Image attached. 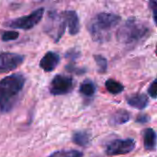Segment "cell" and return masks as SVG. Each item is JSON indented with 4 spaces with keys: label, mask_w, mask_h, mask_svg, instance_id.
Segmentation results:
<instances>
[{
    "label": "cell",
    "mask_w": 157,
    "mask_h": 157,
    "mask_svg": "<svg viewBox=\"0 0 157 157\" xmlns=\"http://www.w3.org/2000/svg\"><path fill=\"white\" fill-rule=\"evenodd\" d=\"M43 15H44V8L40 7L36 9L35 11H33L32 13H30L29 15L15 18L9 21L8 23H6V25L9 28L21 29L28 30V29L34 28L42 19Z\"/></svg>",
    "instance_id": "5b68a950"
},
{
    "label": "cell",
    "mask_w": 157,
    "mask_h": 157,
    "mask_svg": "<svg viewBox=\"0 0 157 157\" xmlns=\"http://www.w3.org/2000/svg\"><path fill=\"white\" fill-rule=\"evenodd\" d=\"M149 120H150V118L147 115L143 114V115H139L137 117L136 122H139V123H146V122H148Z\"/></svg>",
    "instance_id": "7402d4cb"
},
{
    "label": "cell",
    "mask_w": 157,
    "mask_h": 157,
    "mask_svg": "<svg viewBox=\"0 0 157 157\" xmlns=\"http://www.w3.org/2000/svg\"><path fill=\"white\" fill-rule=\"evenodd\" d=\"M25 85L21 74L7 75L0 80V112L7 113L13 109Z\"/></svg>",
    "instance_id": "6da1fadb"
},
{
    "label": "cell",
    "mask_w": 157,
    "mask_h": 157,
    "mask_svg": "<svg viewBox=\"0 0 157 157\" xmlns=\"http://www.w3.org/2000/svg\"><path fill=\"white\" fill-rule=\"evenodd\" d=\"M18 32L15 30H6L1 34V40L3 41H10L15 40L18 38Z\"/></svg>",
    "instance_id": "d6986e66"
},
{
    "label": "cell",
    "mask_w": 157,
    "mask_h": 157,
    "mask_svg": "<svg viewBox=\"0 0 157 157\" xmlns=\"http://www.w3.org/2000/svg\"><path fill=\"white\" fill-rule=\"evenodd\" d=\"M24 56L14 52L0 53V75L17 68L24 62Z\"/></svg>",
    "instance_id": "ba28073f"
},
{
    "label": "cell",
    "mask_w": 157,
    "mask_h": 157,
    "mask_svg": "<svg viewBox=\"0 0 157 157\" xmlns=\"http://www.w3.org/2000/svg\"><path fill=\"white\" fill-rule=\"evenodd\" d=\"M121 17L112 13H99L88 23V31L96 42H106L111 38L112 30L119 25Z\"/></svg>",
    "instance_id": "7a4b0ae2"
},
{
    "label": "cell",
    "mask_w": 157,
    "mask_h": 157,
    "mask_svg": "<svg viewBox=\"0 0 157 157\" xmlns=\"http://www.w3.org/2000/svg\"><path fill=\"white\" fill-rule=\"evenodd\" d=\"M105 86H106L107 90L112 95L121 94L124 90L123 85L114 79H108L105 83Z\"/></svg>",
    "instance_id": "2e32d148"
},
{
    "label": "cell",
    "mask_w": 157,
    "mask_h": 157,
    "mask_svg": "<svg viewBox=\"0 0 157 157\" xmlns=\"http://www.w3.org/2000/svg\"><path fill=\"white\" fill-rule=\"evenodd\" d=\"M95 58V62L98 67V72L100 74H104L107 72V69H108V61L107 59L102 56V55H95L94 56Z\"/></svg>",
    "instance_id": "ac0fdd59"
},
{
    "label": "cell",
    "mask_w": 157,
    "mask_h": 157,
    "mask_svg": "<svg viewBox=\"0 0 157 157\" xmlns=\"http://www.w3.org/2000/svg\"><path fill=\"white\" fill-rule=\"evenodd\" d=\"M127 103L137 109L143 110L149 104V98L144 94H134L127 97Z\"/></svg>",
    "instance_id": "8fae6325"
},
{
    "label": "cell",
    "mask_w": 157,
    "mask_h": 157,
    "mask_svg": "<svg viewBox=\"0 0 157 157\" xmlns=\"http://www.w3.org/2000/svg\"><path fill=\"white\" fill-rule=\"evenodd\" d=\"M61 14L63 17L65 23L68 27L69 33L71 35H76L80 30V23L76 12L73 10H66Z\"/></svg>",
    "instance_id": "9c48e42d"
},
{
    "label": "cell",
    "mask_w": 157,
    "mask_h": 157,
    "mask_svg": "<svg viewBox=\"0 0 157 157\" xmlns=\"http://www.w3.org/2000/svg\"><path fill=\"white\" fill-rule=\"evenodd\" d=\"M60 63V56L57 52H48L40 60V67L45 72L53 71Z\"/></svg>",
    "instance_id": "30bf717a"
},
{
    "label": "cell",
    "mask_w": 157,
    "mask_h": 157,
    "mask_svg": "<svg viewBox=\"0 0 157 157\" xmlns=\"http://www.w3.org/2000/svg\"><path fill=\"white\" fill-rule=\"evenodd\" d=\"M84 154L77 150H60L51 154L48 157H83Z\"/></svg>",
    "instance_id": "e0dca14e"
},
{
    "label": "cell",
    "mask_w": 157,
    "mask_h": 157,
    "mask_svg": "<svg viewBox=\"0 0 157 157\" xmlns=\"http://www.w3.org/2000/svg\"><path fill=\"white\" fill-rule=\"evenodd\" d=\"M136 142L132 138L116 139L111 141L106 147V155L108 156L122 155L129 154L134 150Z\"/></svg>",
    "instance_id": "8992f818"
},
{
    "label": "cell",
    "mask_w": 157,
    "mask_h": 157,
    "mask_svg": "<svg viewBox=\"0 0 157 157\" xmlns=\"http://www.w3.org/2000/svg\"><path fill=\"white\" fill-rule=\"evenodd\" d=\"M144 145L146 151H155L156 149V132L152 128H147L144 132Z\"/></svg>",
    "instance_id": "7c38bea8"
},
{
    "label": "cell",
    "mask_w": 157,
    "mask_h": 157,
    "mask_svg": "<svg viewBox=\"0 0 157 157\" xmlns=\"http://www.w3.org/2000/svg\"><path fill=\"white\" fill-rule=\"evenodd\" d=\"M149 6L153 11V17L154 21L156 24V16H157V3L156 0H150L149 1Z\"/></svg>",
    "instance_id": "44dd1931"
},
{
    "label": "cell",
    "mask_w": 157,
    "mask_h": 157,
    "mask_svg": "<svg viewBox=\"0 0 157 157\" xmlns=\"http://www.w3.org/2000/svg\"><path fill=\"white\" fill-rule=\"evenodd\" d=\"M96 89H97V87L93 81L86 80L81 84V86L79 87V92L81 95H83L86 98H91L95 95Z\"/></svg>",
    "instance_id": "5bb4252c"
},
{
    "label": "cell",
    "mask_w": 157,
    "mask_h": 157,
    "mask_svg": "<svg viewBox=\"0 0 157 157\" xmlns=\"http://www.w3.org/2000/svg\"><path fill=\"white\" fill-rule=\"evenodd\" d=\"M131 120V113L125 109H119L110 117V123L112 125H122Z\"/></svg>",
    "instance_id": "4fadbf2b"
},
{
    "label": "cell",
    "mask_w": 157,
    "mask_h": 157,
    "mask_svg": "<svg viewBox=\"0 0 157 157\" xmlns=\"http://www.w3.org/2000/svg\"><path fill=\"white\" fill-rule=\"evenodd\" d=\"M65 20L62 14H58L55 11L50 12L45 25V32L55 41L58 42L65 30Z\"/></svg>",
    "instance_id": "277c9868"
},
{
    "label": "cell",
    "mask_w": 157,
    "mask_h": 157,
    "mask_svg": "<svg viewBox=\"0 0 157 157\" xmlns=\"http://www.w3.org/2000/svg\"><path fill=\"white\" fill-rule=\"evenodd\" d=\"M72 140L75 144L82 146V147L87 146L90 143L89 134L86 132H83V131L74 132V134L72 136Z\"/></svg>",
    "instance_id": "9a60e30c"
},
{
    "label": "cell",
    "mask_w": 157,
    "mask_h": 157,
    "mask_svg": "<svg viewBox=\"0 0 157 157\" xmlns=\"http://www.w3.org/2000/svg\"><path fill=\"white\" fill-rule=\"evenodd\" d=\"M156 85L157 81L156 80H154L152 82V84L150 85L149 88H148V94L150 95V97L154 99L156 98Z\"/></svg>",
    "instance_id": "ffe728a7"
},
{
    "label": "cell",
    "mask_w": 157,
    "mask_h": 157,
    "mask_svg": "<svg viewBox=\"0 0 157 157\" xmlns=\"http://www.w3.org/2000/svg\"><path fill=\"white\" fill-rule=\"evenodd\" d=\"M150 33V29L134 17L129 18L117 32V40L124 45H134L143 41Z\"/></svg>",
    "instance_id": "3957f363"
},
{
    "label": "cell",
    "mask_w": 157,
    "mask_h": 157,
    "mask_svg": "<svg viewBox=\"0 0 157 157\" xmlns=\"http://www.w3.org/2000/svg\"><path fill=\"white\" fill-rule=\"evenodd\" d=\"M74 88V80L72 77L63 75H55L50 84V93L53 96H62L68 94Z\"/></svg>",
    "instance_id": "52a82bcc"
}]
</instances>
